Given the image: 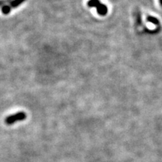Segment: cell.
<instances>
[{
	"label": "cell",
	"instance_id": "cell-1",
	"mask_svg": "<svg viewBox=\"0 0 162 162\" xmlns=\"http://www.w3.org/2000/svg\"><path fill=\"white\" fill-rule=\"evenodd\" d=\"M26 119V113L24 112H19L16 113L14 115H11L9 116L6 117L5 119V122L7 125L15 124L17 122H20V121L24 120Z\"/></svg>",
	"mask_w": 162,
	"mask_h": 162
},
{
	"label": "cell",
	"instance_id": "cell-2",
	"mask_svg": "<svg viewBox=\"0 0 162 162\" xmlns=\"http://www.w3.org/2000/svg\"><path fill=\"white\" fill-rule=\"evenodd\" d=\"M88 5L90 7H94L98 10V13L100 15L104 16L107 13V6L99 2V0H90L88 2Z\"/></svg>",
	"mask_w": 162,
	"mask_h": 162
},
{
	"label": "cell",
	"instance_id": "cell-3",
	"mask_svg": "<svg viewBox=\"0 0 162 162\" xmlns=\"http://www.w3.org/2000/svg\"><path fill=\"white\" fill-rule=\"evenodd\" d=\"M26 1V0H12L10 2L9 5L11 8H16L17 7H19L21 4L25 2Z\"/></svg>",
	"mask_w": 162,
	"mask_h": 162
},
{
	"label": "cell",
	"instance_id": "cell-4",
	"mask_svg": "<svg viewBox=\"0 0 162 162\" xmlns=\"http://www.w3.org/2000/svg\"><path fill=\"white\" fill-rule=\"evenodd\" d=\"M12 8H11L10 5H4L3 7H2V12L3 15H9L11 11Z\"/></svg>",
	"mask_w": 162,
	"mask_h": 162
},
{
	"label": "cell",
	"instance_id": "cell-5",
	"mask_svg": "<svg viewBox=\"0 0 162 162\" xmlns=\"http://www.w3.org/2000/svg\"><path fill=\"white\" fill-rule=\"evenodd\" d=\"M147 20L149 21V22L152 23V24L157 25L158 24V20L156 18H155V17H147Z\"/></svg>",
	"mask_w": 162,
	"mask_h": 162
},
{
	"label": "cell",
	"instance_id": "cell-6",
	"mask_svg": "<svg viewBox=\"0 0 162 162\" xmlns=\"http://www.w3.org/2000/svg\"><path fill=\"white\" fill-rule=\"evenodd\" d=\"M11 0H0V7H3L4 5H6L7 3L11 2Z\"/></svg>",
	"mask_w": 162,
	"mask_h": 162
},
{
	"label": "cell",
	"instance_id": "cell-7",
	"mask_svg": "<svg viewBox=\"0 0 162 162\" xmlns=\"http://www.w3.org/2000/svg\"><path fill=\"white\" fill-rule=\"evenodd\" d=\"M160 2H161V5H162V0H160Z\"/></svg>",
	"mask_w": 162,
	"mask_h": 162
}]
</instances>
